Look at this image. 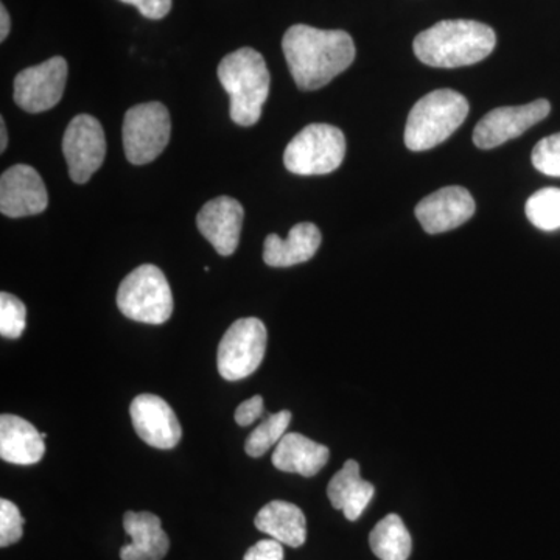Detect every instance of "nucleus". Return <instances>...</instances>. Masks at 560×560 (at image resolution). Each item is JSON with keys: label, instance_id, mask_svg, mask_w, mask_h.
Listing matches in <instances>:
<instances>
[{"label": "nucleus", "instance_id": "f257e3e1", "mask_svg": "<svg viewBox=\"0 0 560 560\" xmlns=\"http://www.w3.org/2000/svg\"><path fill=\"white\" fill-rule=\"evenodd\" d=\"M282 49L291 77L302 91L320 90L355 60V44L349 33L304 24L287 31Z\"/></svg>", "mask_w": 560, "mask_h": 560}, {"label": "nucleus", "instance_id": "f03ea898", "mask_svg": "<svg viewBox=\"0 0 560 560\" xmlns=\"http://www.w3.org/2000/svg\"><path fill=\"white\" fill-rule=\"evenodd\" d=\"M495 32L477 21H441L415 39V54L431 68L477 65L495 49Z\"/></svg>", "mask_w": 560, "mask_h": 560}, {"label": "nucleus", "instance_id": "7ed1b4c3", "mask_svg": "<svg viewBox=\"0 0 560 560\" xmlns=\"http://www.w3.org/2000/svg\"><path fill=\"white\" fill-rule=\"evenodd\" d=\"M219 80L231 97V119L241 127H253L270 95V70L259 51L250 47L232 51L221 60Z\"/></svg>", "mask_w": 560, "mask_h": 560}, {"label": "nucleus", "instance_id": "20e7f679", "mask_svg": "<svg viewBox=\"0 0 560 560\" xmlns=\"http://www.w3.org/2000/svg\"><path fill=\"white\" fill-rule=\"evenodd\" d=\"M469 114V102L459 92H430L412 106L405 127V145L411 151L434 149L458 130Z\"/></svg>", "mask_w": 560, "mask_h": 560}, {"label": "nucleus", "instance_id": "39448f33", "mask_svg": "<svg viewBox=\"0 0 560 560\" xmlns=\"http://www.w3.org/2000/svg\"><path fill=\"white\" fill-rule=\"evenodd\" d=\"M117 307L127 318L138 323H167L173 313V294L161 268L140 265L121 280Z\"/></svg>", "mask_w": 560, "mask_h": 560}, {"label": "nucleus", "instance_id": "423d86ee", "mask_svg": "<svg viewBox=\"0 0 560 560\" xmlns=\"http://www.w3.org/2000/svg\"><path fill=\"white\" fill-rule=\"evenodd\" d=\"M345 156L346 138L340 128L312 124L291 140L283 164L294 175H327L340 167Z\"/></svg>", "mask_w": 560, "mask_h": 560}, {"label": "nucleus", "instance_id": "0eeeda50", "mask_svg": "<svg viewBox=\"0 0 560 560\" xmlns=\"http://www.w3.org/2000/svg\"><path fill=\"white\" fill-rule=\"evenodd\" d=\"M171 116L160 102L142 103L127 110L124 119V149L135 165L150 164L168 145Z\"/></svg>", "mask_w": 560, "mask_h": 560}, {"label": "nucleus", "instance_id": "6e6552de", "mask_svg": "<svg viewBox=\"0 0 560 560\" xmlns=\"http://www.w3.org/2000/svg\"><path fill=\"white\" fill-rule=\"evenodd\" d=\"M267 341V327L260 319L235 320L221 338L217 352V368L221 377L237 382L259 370Z\"/></svg>", "mask_w": 560, "mask_h": 560}, {"label": "nucleus", "instance_id": "1a4fd4ad", "mask_svg": "<svg viewBox=\"0 0 560 560\" xmlns=\"http://www.w3.org/2000/svg\"><path fill=\"white\" fill-rule=\"evenodd\" d=\"M62 151L73 183H88L102 167L106 156V138L101 121L90 114L73 117L62 139Z\"/></svg>", "mask_w": 560, "mask_h": 560}, {"label": "nucleus", "instance_id": "9d476101", "mask_svg": "<svg viewBox=\"0 0 560 560\" xmlns=\"http://www.w3.org/2000/svg\"><path fill=\"white\" fill-rule=\"evenodd\" d=\"M68 70V62L62 57L22 70L14 79V102L32 114L54 108L65 94Z\"/></svg>", "mask_w": 560, "mask_h": 560}, {"label": "nucleus", "instance_id": "9b49d317", "mask_svg": "<svg viewBox=\"0 0 560 560\" xmlns=\"http://www.w3.org/2000/svg\"><path fill=\"white\" fill-rule=\"evenodd\" d=\"M550 110V102L544 98L528 105L490 110L475 127L474 143L482 150L503 145L508 140L518 138L540 120L547 119Z\"/></svg>", "mask_w": 560, "mask_h": 560}, {"label": "nucleus", "instance_id": "f8f14e48", "mask_svg": "<svg viewBox=\"0 0 560 560\" xmlns=\"http://www.w3.org/2000/svg\"><path fill=\"white\" fill-rule=\"evenodd\" d=\"M132 427L150 447L171 451L179 444L183 429L171 405L154 394H140L131 401Z\"/></svg>", "mask_w": 560, "mask_h": 560}, {"label": "nucleus", "instance_id": "ddd939ff", "mask_svg": "<svg viewBox=\"0 0 560 560\" xmlns=\"http://www.w3.org/2000/svg\"><path fill=\"white\" fill-rule=\"evenodd\" d=\"M49 197L39 173L31 165L18 164L0 178V212L10 219L38 215L47 209Z\"/></svg>", "mask_w": 560, "mask_h": 560}, {"label": "nucleus", "instance_id": "4468645a", "mask_svg": "<svg viewBox=\"0 0 560 560\" xmlns=\"http://www.w3.org/2000/svg\"><path fill=\"white\" fill-rule=\"evenodd\" d=\"M475 213L469 190L459 186L434 191L416 206V217L429 234H442L463 226Z\"/></svg>", "mask_w": 560, "mask_h": 560}, {"label": "nucleus", "instance_id": "2eb2a0df", "mask_svg": "<svg viewBox=\"0 0 560 560\" xmlns=\"http://www.w3.org/2000/svg\"><path fill=\"white\" fill-rule=\"evenodd\" d=\"M245 210L231 197L213 198L202 206L197 226L220 256H232L241 242Z\"/></svg>", "mask_w": 560, "mask_h": 560}, {"label": "nucleus", "instance_id": "dca6fc26", "mask_svg": "<svg viewBox=\"0 0 560 560\" xmlns=\"http://www.w3.org/2000/svg\"><path fill=\"white\" fill-rule=\"evenodd\" d=\"M124 528L131 544L121 547V560H162L167 556L171 540L158 515L128 511L124 515Z\"/></svg>", "mask_w": 560, "mask_h": 560}, {"label": "nucleus", "instance_id": "f3484780", "mask_svg": "<svg viewBox=\"0 0 560 560\" xmlns=\"http://www.w3.org/2000/svg\"><path fill=\"white\" fill-rule=\"evenodd\" d=\"M28 420L14 415L0 418V458L18 466L38 464L46 455L44 438Z\"/></svg>", "mask_w": 560, "mask_h": 560}, {"label": "nucleus", "instance_id": "a211bd4d", "mask_svg": "<svg viewBox=\"0 0 560 560\" xmlns=\"http://www.w3.org/2000/svg\"><path fill=\"white\" fill-rule=\"evenodd\" d=\"M320 241V231L313 223H300L291 228L285 241L279 235L270 234L265 238V264L272 268L304 264L318 253Z\"/></svg>", "mask_w": 560, "mask_h": 560}, {"label": "nucleus", "instance_id": "6ab92c4d", "mask_svg": "<svg viewBox=\"0 0 560 560\" xmlns=\"http://www.w3.org/2000/svg\"><path fill=\"white\" fill-rule=\"evenodd\" d=\"M329 458L330 452L326 445L308 440L300 433H290L280 440L271 460L276 469L287 474L315 477Z\"/></svg>", "mask_w": 560, "mask_h": 560}, {"label": "nucleus", "instance_id": "aec40b11", "mask_svg": "<svg viewBox=\"0 0 560 560\" xmlns=\"http://www.w3.org/2000/svg\"><path fill=\"white\" fill-rule=\"evenodd\" d=\"M374 493V486L361 478L359 463L353 459H349L342 469L334 475L327 488L331 506L342 511L350 522L359 521Z\"/></svg>", "mask_w": 560, "mask_h": 560}, {"label": "nucleus", "instance_id": "412c9836", "mask_svg": "<svg viewBox=\"0 0 560 560\" xmlns=\"http://www.w3.org/2000/svg\"><path fill=\"white\" fill-rule=\"evenodd\" d=\"M254 525L271 539L291 548H300L307 540V521L304 512L289 501L275 500L261 508Z\"/></svg>", "mask_w": 560, "mask_h": 560}, {"label": "nucleus", "instance_id": "4be33fe9", "mask_svg": "<svg viewBox=\"0 0 560 560\" xmlns=\"http://www.w3.org/2000/svg\"><path fill=\"white\" fill-rule=\"evenodd\" d=\"M371 550L381 560H408L412 541L404 521L397 514L386 515L370 536Z\"/></svg>", "mask_w": 560, "mask_h": 560}, {"label": "nucleus", "instance_id": "5701e85b", "mask_svg": "<svg viewBox=\"0 0 560 560\" xmlns=\"http://www.w3.org/2000/svg\"><path fill=\"white\" fill-rule=\"evenodd\" d=\"M290 411L283 410L268 416L246 440L245 452L253 458H260L285 436L291 422Z\"/></svg>", "mask_w": 560, "mask_h": 560}, {"label": "nucleus", "instance_id": "b1692460", "mask_svg": "<svg viewBox=\"0 0 560 560\" xmlns=\"http://www.w3.org/2000/svg\"><path fill=\"white\" fill-rule=\"evenodd\" d=\"M526 217L537 230L558 231L560 230V189L548 187L536 191L526 201Z\"/></svg>", "mask_w": 560, "mask_h": 560}, {"label": "nucleus", "instance_id": "393cba45", "mask_svg": "<svg viewBox=\"0 0 560 560\" xmlns=\"http://www.w3.org/2000/svg\"><path fill=\"white\" fill-rule=\"evenodd\" d=\"M27 326V308L24 302L10 293L0 294V335L16 340Z\"/></svg>", "mask_w": 560, "mask_h": 560}, {"label": "nucleus", "instance_id": "a878e982", "mask_svg": "<svg viewBox=\"0 0 560 560\" xmlns=\"http://www.w3.org/2000/svg\"><path fill=\"white\" fill-rule=\"evenodd\" d=\"M533 165L544 175L560 178V132L541 139L534 147Z\"/></svg>", "mask_w": 560, "mask_h": 560}, {"label": "nucleus", "instance_id": "bb28decb", "mask_svg": "<svg viewBox=\"0 0 560 560\" xmlns=\"http://www.w3.org/2000/svg\"><path fill=\"white\" fill-rule=\"evenodd\" d=\"M24 518L13 501L0 500V547L7 548L22 539Z\"/></svg>", "mask_w": 560, "mask_h": 560}, {"label": "nucleus", "instance_id": "cd10ccee", "mask_svg": "<svg viewBox=\"0 0 560 560\" xmlns=\"http://www.w3.org/2000/svg\"><path fill=\"white\" fill-rule=\"evenodd\" d=\"M243 560H283L282 544L275 539L257 541L246 551Z\"/></svg>", "mask_w": 560, "mask_h": 560}, {"label": "nucleus", "instance_id": "c85d7f7f", "mask_svg": "<svg viewBox=\"0 0 560 560\" xmlns=\"http://www.w3.org/2000/svg\"><path fill=\"white\" fill-rule=\"evenodd\" d=\"M120 2L135 5L142 16L153 21L162 20L172 10V0H120Z\"/></svg>", "mask_w": 560, "mask_h": 560}, {"label": "nucleus", "instance_id": "c756f323", "mask_svg": "<svg viewBox=\"0 0 560 560\" xmlns=\"http://www.w3.org/2000/svg\"><path fill=\"white\" fill-rule=\"evenodd\" d=\"M261 412H264V399L261 396H254L238 405L234 419L238 425L248 427L254 420L260 418Z\"/></svg>", "mask_w": 560, "mask_h": 560}, {"label": "nucleus", "instance_id": "7c9ffc66", "mask_svg": "<svg viewBox=\"0 0 560 560\" xmlns=\"http://www.w3.org/2000/svg\"><path fill=\"white\" fill-rule=\"evenodd\" d=\"M10 14L7 11L5 5H0V40H5L7 36L10 35Z\"/></svg>", "mask_w": 560, "mask_h": 560}, {"label": "nucleus", "instance_id": "2f4dec72", "mask_svg": "<svg viewBox=\"0 0 560 560\" xmlns=\"http://www.w3.org/2000/svg\"><path fill=\"white\" fill-rule=\"evenodd\" d=\"M9 138H7V125L5 120L0 119V151H5Z\"/></svg>", "mask_w": 560, "mask_h": 560}]
</instances>
